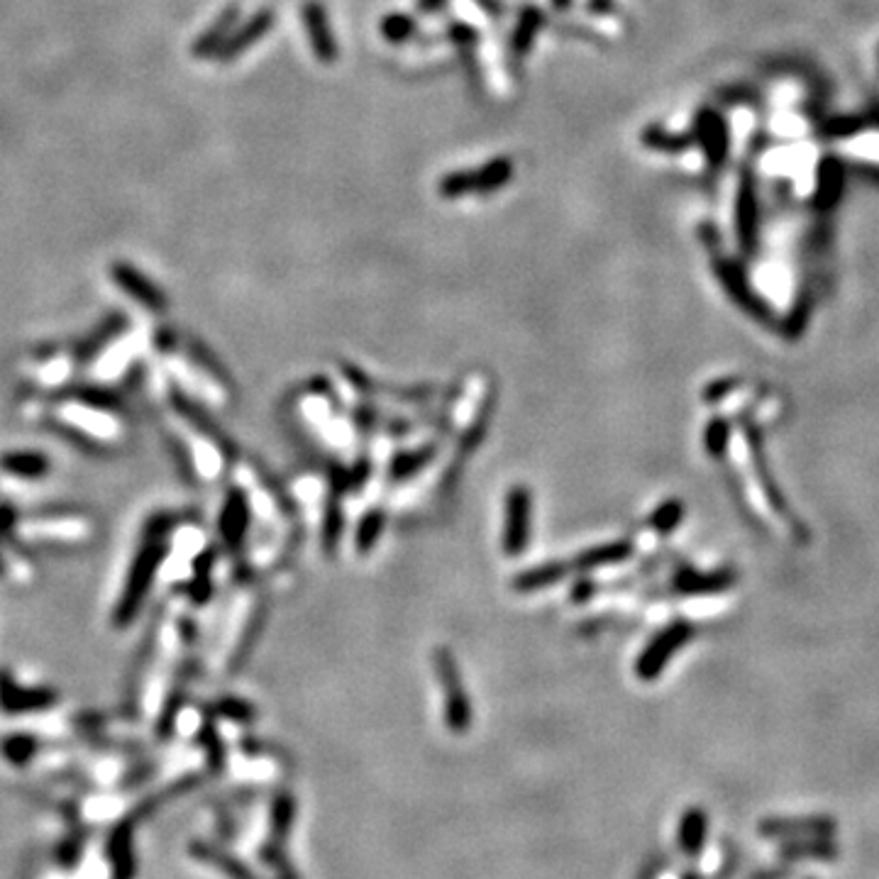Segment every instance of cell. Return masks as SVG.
I'll list each match as a JSON object with an SVG mask.
<instances>
[{"instance_id":"obj_7","label":"cell","mask_w":879,"mask_h":879,"mask_svg":"<svg viewBox=\"0 0 879 879\" xmlns=\"http://www.w3.org/2000/svg\"><path fill=\"white\" fill-rule=\"evenodd\" d=\"M274 22H276V15L272 13V10L269 8L257 10L252 18H247L240 27H235V30H232L228 42H225L223 47L218 49V54H215V57H218V62H223V64L235 62L240 54H245L247 49L254 47V44L262 40V37L267 35L269 30H272Z\"/></svg>"},{"instance_id":"obj_25","label":"cell","mask_w":879,"mask_h":879,"mask_svg":"<svg viewBox=\"0 0 879 879\" xmlns=\"http://www.w3.org/2000/svg\"><path fill=\"white\" fill-rule=\"evenodd\" d=\"M81 853H84V840L81 838H66L62 843L57 845V853H54V860H57L59 867L64 870H71L81 862Z\"/></svg>"},{"instance_id":"obj_6","label":"cell","mask_w":879,"mask_h":879,"mask_svg":"<svg viewBox=\"0 0 879 879\" xmlns=\"http://www.w3.org/2000/svg\"><path fill=\"white\" fill-rule=\"evenodd\" d=\"M57 694L42 687H22L10 672H0V709L5 713H35L52 709Z\"/></svg>"},{"instance_id":"obj_1","label":"cell","mask_w":879,"mask_h":879,"mask_svg":"<svg viewBox=\"0 0 879 879\" xmlns=\"http://www.w3.org/2000/svg\"><path fill=\"white\" fill-rule=\"evenodd\" d=\"M169 518L167 516H154L147 525L145 543H142L140 552L132 560L130 572L125 577V589L120 594L118 604L113 611V626L115 628H127L132 623V618L140 613L142 604H145L149 589H152L154 577L159 574V567L164 565L169 555Z\"/></svg>"},{"instance_id":"obj_19","label":"cell","mask_w":879,"mask_h":879,"mask_svg":"<svg viewBox=\"0 0 879 879\" xmlns=\"http://www.w3.org/2000/svg\"><path fill=\"white\" fill-rule=\"evenodd\" d=\"M386 528V516L384 511L379 508H372L362 516V521L357 525V533H355V550L359 555H369L374 550V545L379 543L381 533Z\"/></svg>"},{"instance_id":"obj_2","label":"cell","mask_w":879,"mask_h":879,"mask_svg":"<svg viewBox=\"0 0 879 879\" xmlns=\"http://www.w3.org/2000/svg\"><path fill=\"white\" fill-rule=\"evenodd\" d=\"M433 670L442 691V721L445 728L455 735H464L472 728L474 709L467 689H464L460 665L450 648H435Z\"/></svg>"},{"instance_id":"obj_21","label":"cell","mask_w":879,"mask_h":879,"mask_svg":"<svg viewBox=\"0 0 879 879\" xmlns=\"http://www.w3.org/2000/svg\"><path fill=\"white\" fill-rule=\"evenodd\" d=\"M433 457H435V445L420 447V450L413 452H403V455H398L396 460L391 462L389 477L396 479V482H403V479L413 477V474L420 472V469L433 460Z\"/></svg>"},{"instance_id":"obj_16","label":"cell","mask_w":879,"mask_h":879,"mask_svg":"<svg viewBox=\"0 0 879 879\" xmlns=\"http://www.w3.org/2000/svg\"><path fill=\"white\" fill-rule=\"evenodd\" d=\"M296 796L289 792H279L272 801L269 811V836L274 840H286L291 836L293 823H296Z\"/></svg>"},{"instance_id":"obj_11","label":"cell","mask_w":879,"mask_h":879,"mask_svg":"<svg viewBox=\"0 0 879 879\" xmlns=\"http://www.w3.org/2000/svg\"><path fill=\"white\" fill-rule=\"evenodd\" d=\"M545 25L543 10L535 8V5H525L518 13L516 25H513L511 37H508V57L513 64L523 62L528 57V52L533 49L535 37H538L540 27Z\"/></svg>"},{"instance_id":"obj_12","label":"cell","mask_w":879,"mask_h":879,"mask_svg":"<svg viewBox=\"0 0 879 879\" xmlns=\"http://www.w3.org/2000/svg\"><path fill=\"white\" fill-rule=\"evenodd\" d=\"M0 469L3 474L13 479H22V482H40L52 469L47 455L35 450H10L0 455Z\"/></svg>"},{"instance_id":"obj_29","label":"cell","mask_w":879,"mask_h":879,"mask_svg":"<svg viewBox=\"0 0 879 879\" xmlns=\"http://www.w3.org/2000/svg\"><path fill=\"white\" fill-rule=\"evenodd\" d=\"M550 5L555 13H565L569 5H572V0H550Z\"/></svg>"},{"instance_id":"obj_24","label":"cell","mask_w":879,"mask_h":879,"mask_svg":"<svg viewBox=\"0 0 879 879\" xmlns=\"http://www.w3.org/2000/svg\"><path fill=\"white\" fill-rule=\"evenodd\" d=\"M218 716L228 718V721L235 723H250L257 718V709H252V704L242 699H223L218 706H215Z\"/></svg>"},{"instance_id":"obj_28","label":"cell","mask_w":879,"mask_h":879,"mask_svg":"<svg viewBox=\"0 0 879 879\" xmlns=\"http://www.w3.org/2000/svg\"><path fill=\"white\" fill-rule=\"evenodd\" d=\"M589 10L594 15L608 13V10H611V0H589Z\"/></svg>"},{"instance_id":"obj_8","label":"cell","mask_w":879,"mask_h":879,"mask_svg":"<svg viewBox=\"0 0 879 879\" xmlns=\"http://www.w3.org/2000/svg\"><path fill=\"white\" fill-rule=\"evenodd\" d=\"M132 828H135V818H125L120 826L113 828L110 833L108 845H105V855H108L110 865V879H135L137 875V855H135V836H132Z\"/></svg>"},{"instance_id":"obj_26","label":"cell","mask_w":879,"mask_h":879,"mask_svg":"<svg viewBox=\"0 0 879 879\" xmlns=\"http://www.w3.org/2000/svg\"><path fill=\"white\" fill-rule=\"evenodd\" d=\"M201 743H203V748H206V753H208L210 770H213V772H223V767H225V748H223V743H220V735L215 733L213 728H206V731L201 733Z\"/></svg>"},{"instance_id":"obj_23","label":"cell","mask_w":879,"mask_h":879,"mask_svg":"<svg viewBox=\"0 0 879 879\" xmlns=\"http://www.w3.org/2000/svg\"><path fill=\"white\" fill-rule=\"evenodd\" d=\"M381 37L391 44H401L406 40H411L413 35L418 32V22L411 18V15H403V13H394V15H386L379 25Z\"/></svg>"},{"instance_id":"obj_17","label":"cell","mask_w":879,"mask_h":879,"mask_svg":"<svg viewBox=\"0 0 879 879\" xmlns=\"http://www.w3.org/2000/svg\"><path fill=\"white\" fill-rule=\"evenodd\" d=\"M706 831H709V823H706V814H701L699 809H691L682 816L679 823V848L687 855H699L701 848L706 845Z\"/></svg>"},{"instance_id":"obj_3","label":"cell","mask_w":879,"mask_h":879,"mask_svg":"<svg viewBox=\"0 0 879 879\" xmlns=\"http://www.w3.org/2000/svg\"><path fill=\"white\" fill-rule=\"evenodd\" d=\"M533 538V491L513 484L503 499L501 547L506 557H521Z\"/></svg>"},{"instance_id":"obj_10","label":"cell","mask_w":879,"mask_h":879,"mask_svg":"<svg viewBox=\"0 0 879 879\" xmlns=\"http://www.w3.org/2000/svg\"><path fill=\"white\" fill-rule=\"evenodd\" d=\"M250 521H252V513L247 496L242 494L240 489H230L223 501V508H220V518H218V530L223 543L232 547V550L240 547L242 540H245L247 530H250Z\"/></svg>"},{"instance_id":"obj_30","label":"cell","mask_w":879,"mask_h":879,"mask_svg":"<svg viewBox=\"0 0 879 879\" xmlns=\"http://www.w3.org/2000/svg\"><path fill=\"white\" fill-rule=\"evenodd\" d=\"M5 574V560H3V555H0V577H3Z\"/></svg>"},{"instance_id":"obj_20","label":"cell","mask_w":879,"mask_h":879,"mask_svg":"<svg viewBox=\"0 0 879 879\" xmlns=\"http://www.w3.org/2000/svg\"><path fill=\"white\" fill-rule=\"evenodd\" d=\"M477 189V169H457L450 171L440 179L438 193L445 201H457V198L469 196Z\"/></svg>"},{"instance_id":"obj_9","label":"cell","mask_w":879,"mask_h":879,"mask_svg":"<svg viewBox=\"0 0 879 879\" xmlns=\"http://www.w3.org/2000/svg\"><path fill=\"white\" fill-rule=\"evenodd\" d=\"M189 855L193 860L218 870L220 875H225L228 879H264L254 867L247 865L245 860L232 855L230 850L220 848V845L208 843V840H193L189 845Z\"/></svg>"},{"instance_id":"obj_5","label":"cell","mask_w":879,"mask_h":879,"mask_svg":"<svg viewBox=\"0 0 879 879\" xmlns=\"http://www.w3.org/2000/svg\"><path fill=\"white\" fill-rule=\"evenodd\" d=\"M301 20H303V30H306L308 44H311L318 62L335 64L337 57H340V49H337L335 32L333 27H330L325 5L320 3V0H306L301 8Z\"/></svg>"},{"instance_id":"obj_14","label":"cell","mask_w":879,"mask_h":879,"mask_svg":"<svg viewBox=\"0 0 879 879\" xmlns=\"http://www.w3.org/2000/svg\"><path fill=\"white\" fill-rule=\"evenodd\" d=\"M569 572H572V565H567L565 560L543 562V565L516 574V577H513V589H516L518 594H535V591H543L547 586L562 582Z\"/></svg>"},{"instance_id":"obj_22","label":"cell","mask_w":879,"mask_h":879,"mask_svg":"<svg viewBox=\"0 0 879 879\" xmlns=\"http://www.w3.org/2000/svg\"><path fill=\"white\" fill-rule=\"evenodd\" d=\"M0 753H3L5 760L13 762L15 767L27 765V762H30L32 757L37 755V740L32 738V735H25V733L8 735V738L0 743Z\"/></svg>"},{"instance_id":"obj_27","label":"cell","mask_w":879,"mask_h":879,"mask_svg":"<svg viewBox=\"0 0 879 879\" xmlns=\"http://www.w3.org/2000/svg\"><path fill=\"white\" fill-rule=\"evenodd\" d=\"M445 3L447 0H418V13L433 15V13H438V10H442V5Z\"/></svg>"},{"instance_id":"obj_18","label":"cell","mask_w":879,"mask_h":879,"mask_svg":"<svg viewBox=\"0 0 879 879\" xmlns=\"http://www.w3.org/2000/svg\"><path fill=\"white\" fill-rule=\"evenodd\" d=\"M628 555H630V545L628 543L599 545V547H591V550H584L582 555L574 557L572 569H596V567L616 565V562L626 560Z\"/></svg>"},{"instance_id":"obj_15","label":"cell","mask_w":879,"mask_h":879,"mask_svg":"<svg viewBox=\"0 0 879 879\" xmlns=\"http://www.w3.org/2000/svg\"><path fill=\"white\" fill-rule=\"evenodd\" d=\"M513 171H516V164H513L511 157H496L482 164V167H477V189H474V193L491 196V193L501 191L503 186L511 184Z\"/></svg>"},{"instance_id":"obj_4","label":"cell","mask_w":879,"mask_h":879,"mask_svg":"<svg viewBox=\"0 0 879 879\" xmlns=\"http://www.w3.org/2000/svg\"><path fill=\"white\" fill-rule=\"evenodd\" d=\"M110 279L115 281V286H120L132 301L140 303L142 308H147L149 313H164L169 308L167 293L162 291V286L154 284L149 276H145L140 269H135L132 264L118 262L110 267Z\"/></svg>"},{"instance_id":"obj_13","label":"cell","mask_w":879,"mask_h":879,"mask_svg":"<svg viewBox=\"0 0 879 879\" xmlns=\"http://www.w3.org/2000/svg\"><path fill=\"white\" fill-rule=\"evenodd\" d=\"M237 20H240V5H228V8H225L223 13H220L218 18L213 20V25H210L208 30L203 32L201 37H198L196 44H193V49H191L193 57H201V59L215 57V54H218V49L223 47L225 42H228L232 30H235Z\"/></svg>"}]
</instances>
